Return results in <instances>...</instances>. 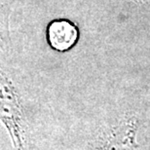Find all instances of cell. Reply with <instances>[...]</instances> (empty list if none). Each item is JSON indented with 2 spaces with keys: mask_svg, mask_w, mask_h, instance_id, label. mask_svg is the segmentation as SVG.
I'll return each instance as SVG.
<instances>
[{
  "mask_svg": "<svg viewBox=\"0 0 150 150\" xmlns=\"http://www.w3.org/2000/svg\"><path fill=\"white\" fill-rule=\"evenodd\" d=\"M0 120L6 126L15 148L25 150V117L14 84L0 70Z\"/></svg>",
  "mask_w": 150,
  "mask_h": 150,
  "instance_id": "obj_1",
  "label": "cell"
},
{
  "mask_svg": "<svg viewBox=\"0 0 150 150\" xmlns=\"http://www.w3.org/2000/svg\"><path fill=\"white\" fill-rule=\"evenodd\" d=\"M9 37V16L7 9L0 5V47H8Z\"/></svg>",
  "mask_w": 150,
  "mask_h": 150,
  "instance_id": "obj_4",
  "label": "cell"
},
{
  "mask_svg": "<svg viewBox=\"0 0 150 150\" xmlns=\"http://www.w3.org/2000/svg\"><path fill=\"white\" fill-rule=\"evenodd\" d=\"M137 121L129 118L100 132L96 137L92 150H134L137 143Z\"/></svg>",
  "mask_w": 150,
  "mask_h": 150,
  "instance_id": "obj_2",
  "label": "cell"
},
{
  "mask_svg": "<svg viewBox=\"0 0 150 150\" xmlns=\"http://www.w3.org/2000/svg\"><path fill=\"white\" fill-rule=\"evenodd\" d=\"M48 41L51 47L59 52L71 49L78 40V29L74 23L67 20L53 21L48 26Z\"/></svg>",
  "mask_w": 150,
  "mask_h": 150,
  "instance_id": "obj_3",
  "label": "cell"
}]
</instances>
